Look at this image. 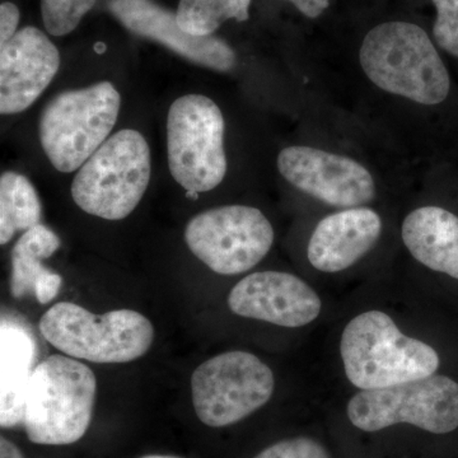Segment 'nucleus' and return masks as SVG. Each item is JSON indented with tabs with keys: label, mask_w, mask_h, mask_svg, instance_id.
<instances>
[{
	"label": "nucleus",
	"mask_w": 458,
	"mask_h": 458,
	"mask_svg": "<svg viewBox=\"0 0 458 458\" xmlns=\"http://www.w3.org/2000/svg\"><path fill=\"white\" fill-rule=\"evenodd\" d=\"M274 387L273 370L260 358L247 352H223L192 373V405L205 426L232 427L264 408Z\"/></svg>",
	"instance_id": "nucleus-9"
},
{
	"label": "nucleus",
	"mask_w": 458,
	"mask_h": 458,
	"mask_svg": "<svg viewBox=\"0 0 458 458\" xmlns=\"http://www.w3.org/2000/svg\"><path fill=\"white\" fill-rule=\"evenodd\" d=\"M185 240L190 251L214 273L237 276L267 255L274 229L256 208L225 205L194 216L186 225Z\"/></svg>",
	"instance_id": "nucleus-10"
},
{
	"label": "nucleus",
	"mask_w": 458,
	"mask_h": 458,
	"mask_svg": "<svg viewBox=\"0 0 458 458\" xmlns=\"http://www.w3.org/2000/svg\"><path fill=\"white\" fill-rule=\"evenodd\" d=\"M60 66L55 45L36 27H25L0 47V114L27 110L49 87Z\"/></svg>",
	"instance_id": "nucleus-13"
},
{
	"label": "nucleus",
	"mask_w": 458,
	"mask_h": 458,
	"mask_svg": "<svg viewBox=\"0 0 458 458\" xmlns=\"http://www.w3.org/2000/svg\"><path fill=\"white\" fill-rule=\"evenodd\" d=\"M150 180V150L140 131L123 129L89 157L72 183L74 203L90 216L122 221L134 212Z\"/></svg>",
	"instance_id": "nucleus-6"
},
{
	"label": "nucleus",
	"mask_w": 458,
	"mask_h": 458,
	"mask_svg": "<svg viewBox=\"0 0 458 458\" xmlns=\"http://www.w3.org/2000/svg\"><path fill=\"white\" fill-rule=\"evenodd\" d=\"M437 11L433 25L436 44L458 57V0H430Z\"/></svg>",
	"instance_id": "nucleus-23"
},
{
	"label": "nucleus",
	"mask_w": 458,
	"mask_h": 458,
	"mask_svg": "<svg viewBox=\"0 0 458 458\" xmlns=\"http://www.w3.org/2000/svg\"><path fill=\"white\" fill-rule=\"evenodd\" d=\"M20 23V11L13 3H2L0 5V47H4L16 35Z\"/></svg>",
	"instance_id": "nucleus-24"
},
{
	"label": "nucleus",
	"mask_w": 458,
	"mask_h": 458,
	"mask_svg": "<svg viewBox=\"0 0 458 458\" xmlns=\"http://www.w3.org/2000/svg\"><path fill=\"white\" fill-rule=\"evenodd\" d=\"M278 170L295 189L331 207H363L376 198L372 174L351 157L313 147H288L279 153Z\"/></svg>",
	"instance_id": "nucleus-11"
},
{
	"label": "nucleus",
	"mask_w": 458,
	"mask_h": 458,
	"mask_svg": "<svg viewBox=\"0 0 458 458\" xmlns=\"http://www.w3.org/2000/svg\"><path fill=\"white\" fill-rule=\"evenodd\" d=\"M225 117L213 99L186 95L171 105L167 156L172 177L197 198L221 185L227 174Z\"/></svg>",
	"instance_id": "nucleus-8"
},
{
	"label": "nucleus",
	"mask_w": 458,
	"mask_h": 458,
	"mask_svg": "<svg viewBox=\"0 0 458 458\" xmlns=\"http://www.w3.org/2000/svg\"><path fill=\"white\" fill-rule=\"evenodd\" d=\"M41 218L40 198L31 181L17 172H4L0 177V243L40 225Z\"/></svg>",
	"instance_id": "nucleus-19"
},
{
	"label": "nucleus",
	"mask_w": 458,
	"mask_h": 458,
	"mask_svg": "<svg viewBox=\"0 0 458 458\" xmlns=\"http://www.w3.org/2000/svg\"><path fill=\"white\" fill-rule=\"evenodd\" d=\"M41 335L74 360L99 364L129 363L143 357L155 340L152 322L137 311L93 315L82 306L56 303L38 322Z\"/></svg>",
	"instance_id": "nucleus-5"
},
{
	"label": "nucleus",
	"mask_w": 458,
	"mask_h": 458,
	"mask_svg": "<svg viewBox=\"0 0 458 458\" xmlns=\"http://www.w3.org/2000/svg\"><path fill=\"white\" fill-rule=\"evenodd\" d=\"M252 0H180L177 22L192 36H212L216 30L234 20L246 22Z\"/></svg>",
	"instance_id": "nucleus-20"
},
{
	"label": "nucleus",
	"mask_w": 458,
	"mask_h": 458,
	"mask_svg": "<svg viewBox=\"0 0 458 458\" xmlns=\"http://www.w3.org/2000/svg\"><path fill=\"white\" fill-rule=\"evenodd\" d=\"M340 352L351 384L377 390L433 376L439 355L432 346L401 333L382 311L355 316L344 328Z\"/></svg>",
	"instance_id": "nucleus-2"
},
{
	"label": "nucleus",
	"mask_w": 458,
	"mask_h": 458,
	"mask_svg": "<svg viewBox=\"0 0 458 458\" xmlns=\"http://www.w3.org/2000/svg\"><path fill=\"white\" fill-rule=\"evenodd\" d=\"M228 307L241 318L283 327H302L318 318L319 295L293 274L261 271L238 282L228 295Z\"/></svg>",
	"instance_id": "nucleus-12"
},
{
	"label": "nucleus",
	"mask_w": 458,
	"mask_h": 458,
	"mask_svg": "<svg viewBox=\"0 0 458 458\" xmlns=\"http://www.w3.org/2000/svg\"><path fill=\"white\" fill-rule=\"evenodd\" d=\"M38 343L29 327L3 316L0 327V426L22 427L27 386L35 370Z\"/></svg>",
	"instance_id": "nucleus-16"
},
{
	"label": "nucleus",
	"mask_w": 458,
	"mask_h": 458,
	"mask_svg": "<svg viewBox=\"0 0 458 458\" xmlns=\"http://www.w3.org/2000/svg\"><path fill=\"white\" fill-rule=\"evenodd\" d=\"M345 419L354 432L377 437L397 429L443 437L458 429V384L447 376L360 390L346 403Z\"/></svg>",
	"instance_id": "nucleus-3"
},
{
	"label": "nucleus",
	"mask_w": 458,
	"mask_h": 458,
	"mask_svg": "<svg viewBox=\"0 0 458 458\" xmlns=\"http://www.w3.org/2000/svg\"><path fill=\"white\" fill-rule=\"evenodd\" d=\"M293 5L302 16L309 20L321 17L331 7L333 0H283Z\"/></svg>",
	"instance_id": "nucleus-25"
},
{
	"label": "nucleus",
	"mask_w": 458,
	"mask_h": 458,
	"mask_svg": "<svg viewBox=\"0 0 458 458\" xmlns=\"http://www.w3.org/2000/svg\"><path fill=\"white\" fill-rule=\"evenodd\" d=\"M110 11L129 31L150 38L205 68L229 72L237 63L236 53L216 36H192L183 31L176 14L152 0H110Z\"/></svg>",
	"instance_id": "nucleus-14"
},
{
	"label": "nucleus",
	"mask_w": 458,
	"mask_h": 458,
	"mask_svg": "<svg viewBox=\"0 0 458 458\" xmlns=\"http://www.w3.org/2000/svg\"><path fill=\"white\" fill-rule=\"evenodd\" d=\"M0 458H25V456L13 442L2 437L0 438Z\"/></svg>",
	"instance_id": "nucleus-26"
},
{
	"label": "nucleus",
	"mask_w": 458,
	"mask_h": 458,
	"mask_svg": "<svg viewBox=\"0 0 458 458\" xmlns=\"http://www.w3.org/2000/svg\"><path fill=\"white\" fill-rule=\"evenodd\" d=\"M119 90L110 82L65 90L42 111L38 135L45 155L63 174L80 170L113 131L119 117Z\"/></svg>",
	"instance_id": "nucleus-7"
},
{
	"label": "nucleus",
	"mask_w": 458,
	"mask_h": 458,
	"mask_svg": "<svg viewBox=\"0 0 458 458\" xmlns=\"http://www.w3.org/2000/svg\"><path fill=\"white\" fill-rule=\"evenodd\" d=\"M364 74L379 89L434 106L450 95L451 78L426 30L405 20L370 27L360 49Z\"/></svg>",
	"instance_id": "nucleus-1"
},
{
	"label": "nucleus",
	"mask_w": 458,
	"mask_h": 458,
	"mask_svg": "<svg viewBox=\"0 0 458 458\" xmlns=\"http://www.w3.org/2000/svg\"><path fill=\"white\" fill-rule=\"evenodd\" d=\"M96 2L98 0H41L45 29L56 38L73 32Z\"/></svg>",
	"instance_id": "nucleus-21"
},
{
	"label": "nucleus",
	"mask_w": 458,
	"mask_h": 458,
	"mask_svg": "<svg viewBox=\"0 0 458 458\" xmlns=\"http://www.w3.org/2000/svg\"><path fill=\"white\" fill-rule=\"evenodd\" d=\"M252 458H336L327 443L315 436L286 437L262 448Z\"/></svg>",
	"instance_id": "nucleus-22"
},
{
	"label": "nucleus",
	"mask_w": 458,
	"mask_h": 458,
	"mask_svg": "<svg viewBox=\"0 0 458 458\" xmlns=\"http://www.w3.org/2000/svg\"><path fill=\"white\" fill-rule=\"evenodd\" d=\"M382 219L367 207L349 208L325 216L310 238V264L322 273H340L364 258L379 240Z\"/></svg>",
	"instance_id": "nucleus-15"
},
{
	"label": "nucleus",
	"mask_w": 458,
	"mask_h": 458,
	"mask_svg": "<svg viewBox=\"0 0 458 458\" xmlns=\"http://www.w3.org/2000/svg\"><path fill=\"white\" fill-rule=\"evenodd\" d=\"M98 381L86 364L51 355L33 370L27 386L22 427L30 441L66 445L82 439L95 409Z\"/></svg>",
	"instance_id": "nucleus-4"
},
{
	"label": "nucleus",
	"mask_w": 458,
	"mask_h": 458,
	"mask_svg": "<svg viewBox=\"0 0 458 458\" xmlns=\"http://www.w3.org/2000/svg\"><path fill=\"white\" fill-rule=\"evenodd\" d=\"M60 238L47 225L23 232L12 250L11 292L14 298L32 293L40 304L50 303L59 293L63 279L42 261L59 250Z\"/></svg>",
	"instance_id": "nucleus-18"
},
{
	"label": "nucleus",
	"mask_w": 458,
	"mask_h": 458,
	"mask_svg": "<svg viewBox=\"0 0 458 458\" xmlns=\"http://www.w3.org/2000/svg\"><path fill=\"white\" fill-rule=\"evenodd\" d=\"M140 458H181V457L170 456V454H147V456H143Z\"/></svg>",
	"instance_id": "nucleus-27"
},
{
	"label": "nucleus",
	"mask_w": 458,
	"mask_h": 458,
	"mask_svg": "<svg viewBox=\"0 0 458 458\" xmlns=\"http://www.w3.org/2000/svg\"><path fill=\"white\" fill-rule=\"evenodd\" d=\"M401 237L415 260L458 280V216L441 207L418 208L401 225Z\"/></svg>",
	"instance_id": "nucleus-17"
}]
</instances>
